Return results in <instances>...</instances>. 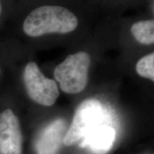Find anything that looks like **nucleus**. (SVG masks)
<instances>
[{
  "mask_svg": "<svg viewBox=\"0 0 154 154\" xmlns=\"http://www.w3.org/2000/svg\"><path fill=\"white\" fill-rule=\"evenodd\" d=\"M78 19L72 11L57 5H44L34 9L24 19L26 35L37 37L48 34H68L76 29Z\"/></svg>",
  "mask_w": 154,
  "mask_h": 154,
  "instance_id": "obj_1",
  "label": "nucleus"
},
{
  "mask_svg": "<svg viewBox=\"0 0 154 154\" xmlns=\"http://www.w3.org/2000/svg\"><path fill=\"white\" fill-rule=\"evenodd\" d=\"M90 63V55L85 51H79L69 55L57 65L54 76L61 89L69 94L82 92L88 84Z\"/></svg>",
  "mask_w": 154,
  "mask_h": 154,
  "instance_id": "obj_2",
  "label": "nucleus"
},
{
  "mask_svg": "<svg viewBox=\"0 0 154 154\" xmlns=\"http://www.w3.org/2000/svg\"><path fill=\"white\" fill-rule=\"evenodd\" d=\"M103 108L99 100H84L77 107L74 118L67 129L63 143L71 146L82 139L94 127L103 124Z\"/></svg>",
  "mask_w": 154,
  "mask_h": 154,
  "instance_id": "obj_3",
  "label": "nucleus"
},
{
  "mask_svg": "<svg viewBox=\"0 0 154 154\" xmlns=\"http://www.w3.org/2000/svg\"><path fill=\"white\" fill-rule=\"evenodd\" d=\"M23 77L26 91L34 101L45 106L54 104L59 95L57 83L44 76L35 62L26 65Z\"/></svg>",
  "mask_w": 154,
  "mask_h": 154,
  "instance_id": "obj_4",
  "label": "nucleus"
},
{
  "mask_svg": "<svg viewBox=\"0 0 154 154\" xmlns=\"http://www.w3.org/2000/svg\"><path fill=\"white\" fill-rule=\"evenodd\" d=\"M23 138L18 117L11 109L0 113V154H22Z\"/></svg>",
  "mask_w": 154,
  "mask_h": 154,
  "instance_id": "obj_5",
  "label": "nucleus"
},
{
  "mask_svg": "<svg viewBox=\"0 0 154 154\" xmlns=\"http://www.w3.org/2000/svg\"><path fill=\"white\" fill-rule=\"evenodd\" d=\"M66 122L57 119L42 131L36 142L37 154H55L60 149L66 134Z\"/></svg>",
  "mask_w": 154,
  "mask_h": 154,
  "instance_id": "obj_6",
  "label": "nucleus"
},
{
  "mask_svg": "<svg viewBox=\"0 0 154 154\" xmlns=\"http://www.w3.org/2000/svg\"><path fill=\"white\" fill-rule=\"evenodd\" d=\"M115 138L116 131L113 127L100 124L80 140L81 146L94 154H106L112 148Z\"/></svg>",
  "mask_w": 154,
  "mask_h": 154,
  "instance_id": "obj_7",
  "label": "nucleus"
},
{
  "mask_svg": "<svg viewBox=\"0 0 154 154\" xmlns=\"http://www.w3.org/2000/svg\"><path fill=\"white\" fill-rule=\"evenodd\" d=\"M132 35L142 44L150 45L154 42L153 20H144L134 23L131 28Z\"/></svg>",
  "mask_w": 154,
  "mask_h": 154,
  "instance_id": "obj_8",
  "label": "nucleus"
},
{
  "mask_svg": "<svg viewBox=\"0 0 154 154\" xmlns=\"http://www.w3.org/2000/svg\"><path fill=\"white\" fill-rule=\"evenodd\" d=\"M136 70L139 76L154 81V54L142 57L136 63Z\"/></svg>",
  "mask_w": 154,
  "mask_h": 154,
  "instance_id": "obj_9",
  "label": "nucleus"
},
{
  "mask_svg": "<svg viewBox=\"0 0 154 154\" xmlns=\"http://www.w3.org/2000/svg\"><path fill=\"white\" fill-rule=\"evenodd\" d=\"M2 4H1V2H0V14H1L2 13Z\"/></svg>",
  "mask_w": 154,
  "mask_h": 154,
  "instance_id": "obj_10",
  "label": "nucleus"
},
{
  "mask_svg": "<svg viewBox=\"0 0 154 154\" xmlns=\"http://www.w3.org/2000/svg\"><path fill=\"white\" fill-rule=\"evenodd\" d=\"M0 75H1V69H0Z\"/></svg>",
  "mask_w": 154,
  "mask_h": 154,
  "instance_id": "obj_11",
  "label": "nucleus"
}]
</instances>
